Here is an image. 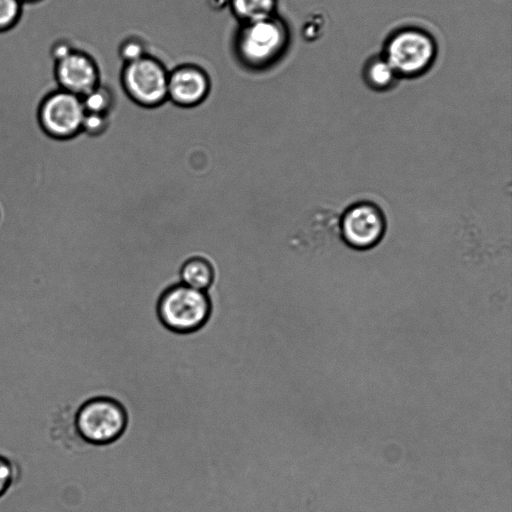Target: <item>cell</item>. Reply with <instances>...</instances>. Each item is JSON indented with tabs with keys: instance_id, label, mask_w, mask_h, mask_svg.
<instances>
[{
	"instance_id": "obj_1",
	"label": "cell",
	"mask_w": 512,
	"mask_h": 512,
	"mask_svg": "<svg viewBox=\"0 0 512 512\" xmlns=\"http://www.w3.org/2000/svg\"><path fill=\"white\" fill-rule=\"evenodd\" d=\"M211 311L207 292L179 283L161 295L156 315L159 322L169 331L189 334L207 324L211 318Z\"/></svg>"
},
{
	"instance_id": "obj_2",
	"label": "cell",
	"mask_w": 512,
	"mask_h": 512,
	"mask_svg": "<svg viewBox=\"0 0 512 512\" xmlns=\"http://www.w3.org/2000/svg\"><path fill=\"white\" fill-rule=\"evenodd\" d=\"M77 433L87 445H108L125 431L128 416L117 400L98 396L83 402L74 412Z\"/></svg>"
},
{
	"instance_id": "obj_3",
	"label": "cell",
	"mask_w": 512,
	"mask_h": 512,
	"mask_svg": "<svg viewBox=\"0 0 512 512\" xmlns=\"http://www.w3.org/2000/svg\"><path fill=\"white\" fill-rule=\"evenodd\" d=\"M435 54L436 45L432 37L422 30L409 28L395 33L388 40L383 57L398 77H414L431 66Z\"/></svg>"
},
{
	"instance_id": "obj_4",
	"label": "cell",
	"mask_w": 512,
	"mask_h": 512,
	"mask_svg": "<svg viewBox=\"0 0 512 512\" xmlns=\"http://www.w3.org/2000/svg\"><path fill=\"white\" fill-rule=\"evenodd\" d=\"M340 236L346 246L358 251L375 248L384 238L387 221L381 207L372 201L349 205L340 219Z\"/></svg>"
},
{
	"instance_id": "obj_5",
	"label": "cell",
	"mask_w": 512,
	"mask_h": 512,
	"mask_svg": "<svg viewBox=\"0 0 512 512\" xmlns=\"http://www.w3.org/2000/svg\"><path fill=\"white\" fill-rule=\"evenodd\" d=\"M84 116L82 98L58 87L46 91L40 98L38 119L51 137L67 139L75 136L81 131Z\"/></svg>"
},
{
	"instance_id": "obj_6",
	"label": "cell",
	"mask_w": 512,
	"mask_h": 512,
	"mask_svg": "<svg viewBox=\"0 0 512 512\" xmlns=\"http://www.w3.org/2000/svg\"><path fill=\"white\" fill-rule=\"evenodd\" d=\"M124 86L129 97L141 107L155 108L168 98V76L158 62L149 58L128 63Z\"/></svg>"
},
{
	"instance_id": "obj_7",
	"label": "cell",
	"mask_w": 512,
	"mask_h": 512,
	"mask_svg": "<svg viewBox=\"0 0 512 512\" xmlns=\"http://www.w3.org/2000/svg\"><path fill=\"white\" fill-rule=\"evenodd\" d=\"M286 44L285 26L271 16L248 22L239 37L241 56L253 65L270 63L280 55Z\"/></svg>"
},
{
	"instance_id": "obj_8",
	"label": "cell",
	"mask_w": 512,
	"mask_h": 512,
	"mask_svg": "<svg viewBox=\"0 0 512 512\" xmlns=\"http://www.w3.org/2000/svg\"><path fill=\"white\" fill-rule=\"evenodd\" d=\"M53 76L55 87L81 98L99 85V71L95 61L74 47L53 61Z\"/></svg>"
},
{
	"instance_id": "obj_9",
	"label": "cell",
	"mask_w": 512,
	"mask_h": 512,
	"mask_svg": "<svg viewBox=\"0 0 512 512\" xmlns=\"http://www.w3.org/2000/svg\"><path fill=\"white\" fill-rule=\"evenodd\" d=\"M208 90L206 75L196 68L184 67L168 77V98L178 107L199 106L206 99Z\"/></svg>"
},
{
	"instance_id": "obj_10",
	"label": "cell",
	"mask_w": 512,
	"mask_h": 512,
	"mask_svg": "<svg viewBox=\"0 0 512 512\" xmlns=\"http://www.w3.org/2000/svg\"><path fill=\"white\" fill-rule=\"evenodd\" d=\"M179 277L180 283L207 292L214 283L215 271L206 259L191 257L182 264Z\"/></svg>"
},
{
	"instance_id": "obj_11",
	"label": "cell",
	"mask_w": 512,
	"mask_h": 512,
	"mask_svg": "<svg viewBox=\"0 0 512 512\" xmlns=\"http://www.w3.org/2000/svg\"><path fill=\"white\" fill-rule=\"evenodd\" d=\"M398 75L384 57L372 58L365 68V79L375 90H387L394 84Z\"/></svg>"
},
{
	"instance_id": "obj_12",
	"label": "cell",
	"mask_w": 512,
	"mask_h": 512,
	"mask_svg": "<svg viewBox=\"0 0 512 512\" xmlns=\"http://www.w3.org/2000/svg\"><path fill=\"white\" fill-rule=\"evenodd\" d=\"M232 4L239 17L253 22L270 17L275 0H232Z\"/></svg>"
},
{
	"instance_id": "obj_13",
	"label": "cell",
	"mask_w": 512,
	"mask_h": 512,
	"mask_svg": "<svg viewBox=\"0 0 512 512\" xmlns=\"http://www.w3.org/2000/svg\"><path fill=\"white\" fill-rule=\"evenodd\" d=\"M85 112L109 115L113 111V98L108 89L98 85L82 97Z\"/></svg>"
},
{
	"instance_id": "obj_14",
	"label": "cell",
	"mask_w": 512,
	"mask_h": 512,
	"mask_svg": "<svg viewBox=\"0 0 512 512\" xmlns=\"http://www.w3.org/2000/svg\"><path fill=\"white\" fill-rule=\"evenodd\" d=\"M21 0H0V34L14 29L23 15Z\"/></svg>"
},
{
	"instance_id": "obj_15",
	"label": "cell",
	"mask_w": 512,
	"mask_h": 512,
	"mask_svg": "<svg viewBox=\"0 0 512 512\" xmlns=\"http://www.w3.org/2000/svg\"><path fill=\"white\" fill-rule=\"evenodd\" d=\"M19 477V467L5 455L0 454V498L12 487Z\"/></svg>"
},
{
	"instance_id": "obj_16",
	"label": "cell",
	"mask_w": 512,
	"mask_h": 512,
	"mask_svg": "<svg viewBox=\"0 0 512 512\" xmlns=\"http://www.w3.org/2000/svg\"><path fill=\"white\" fill-rule=\"evenodd\" d=\"M109 125V115L85 112L81 131L89 135H99Z\"/></svg>"
},
{
	"instance_id": "obj_17",
	"label": "cell",
	"mask_w": 512,
	"mask_h": 512,
	"mask_svg": "<svg viewBox=\"0 0 512 512\" xmlns=\"http://www.w3.org/2000/svg\"><path fill=\"white\" fill-rule=\"evenodd\" d=\"M142 46L137 42H128L122 47V56L128 63L142 58Z\"/></svg>"
},
{
	"instance_id": "obj_18",
	"label": "cell",
	"mask_w": 512,
	"mask_h": 512,
	"mask_svg": "<svg viewBox=\"0 0 512 512\" xmlns=\"http://www.w3.org/2000/svg\"><path fill=\"white\" fill-rule=\"evenodd\" d=\"M24 5L26 4H38L43 2L44 0H21Z\"/></svg>"
}]
</instances>
